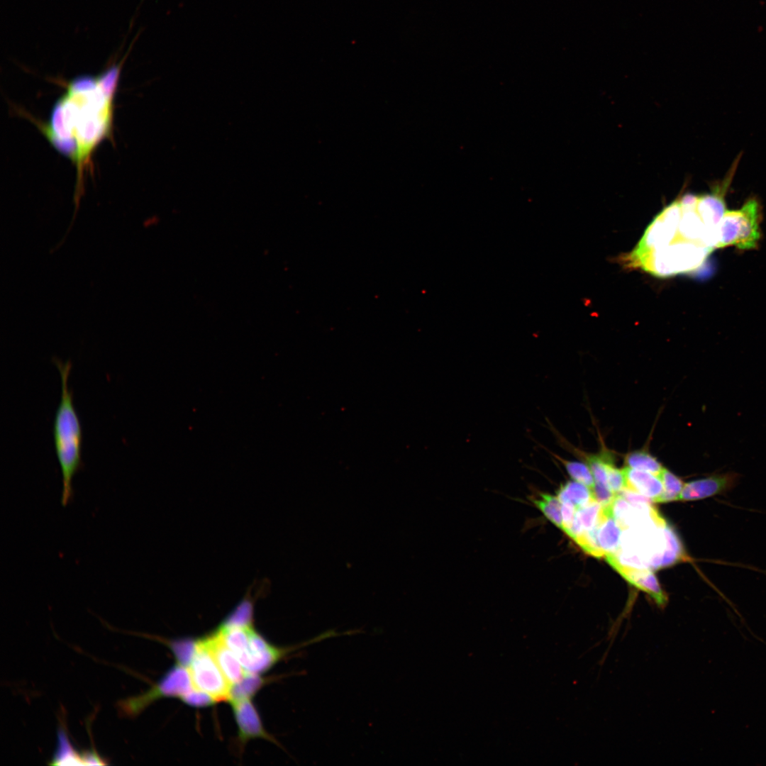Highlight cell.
Instances as JSON below:
<instances>
[{"mask_svg": "<svg viewBox=\"0 0 766 766\" xmlns=\"http://www.w3.org/2000/svg\"><path fill=\"white\" fill-rule=\"evenodd\" d=\"M126 55L98 75H82L70 81L49 120L38 123L48 140L76 166V210L83 194L84 168L112 131L114 94Z\"/></svg>", "mask_w": 766, "mask_h": 766, "instance_id": "6da1fadb", "label": "cell"}, {"mask_svg": "<svg viewBox=\"0 0 766 766\" xmlns=\"http://www.w3.org/2000/svg\"><path fill=\"white\" fill-rule=\"evenodd\" d=\"M697 195L686 194L666 206L648 225L626 260L657 277L687 274L701 267L716 249L717 232L697 209Z\"/></svg>", "mask_w": 766, "mask_h": 766, "instance_id": "7a4b0ae2", "label": "cell"}, {"mask_svg": "<svg viewBox=\"0 0 766 766\" xmlns=\"http://www.w3.org/2000/svg\"><path fill=\"white\" fill-rule=\"evenodd\" d=\"M52 361L61 377V396L53 419L52 435L62 477L61 504L65 506L73 499L72 479L84 466L82 458L83 432L73 402V392L68 382L72 363L70 360L62 362L57 357H53Z\"/></svg>", "mask_w": 766, "mask_h": 766, "instance_id": "3957f363", "label": "cell"}, {"mask_svg": "<svg viewBox=\"0 0 766 766\" xmlns=\"http://www.w3.org/2000/svg\"><path fill=\"white\" fill-rule=\"evenodd\" d=\"M760 209L757 201L748 199L738 210L726 211L718 226L716 248L736 246L739 250L757 248L760 239Z\"/></svg>", "mask_w": 766, "mask_h": 766, "instance_id": "277c9868", "label": "cell"}, {"mask_svg": "<svg viewBox=\"0 0 766 766\" xmlns=\"http://www.w3.org/2000/svg\"><path fill=\"white\" fill-rule=\"evenodd\" d=\"M188 667L194 688L209 694L217 702L228 700L231 684L204 638L196 641L195 653Z\"/></svg>", "mask_w": 766, "mask_h": 766, "instance_id": "5b68a950", "label": "cell"}, {"mask_svg": "<svg viewBox=\"0 0 766 766\" xmlns=\"http://www.w3.org/2000/svg\"><path fill=\"white\" fill-rule=\"evenodd\" d=\"M192 687L193 685L188 670L177 664L167 672L150 690L135 697L121 701L119 707L126 715L134 716L160 698H180L192 689Z\"/></svg>", "mask_w": 766, "mask_h": 766, "instance_id": "8992f818", "label": "cell"}, {"mask_svg": "<svg viewBox=\"0 0 766 766\" xmlns=\"http://www.w3.org/2000/svg\"><path fill=\"white\" fill-rule=\"evenodd\" d=\"M740 478V475L733 471L714 472L685 483L678 500L695 501L727 494L737 486Z\"/></svg>", "mask_w": 766, "mask_h": 766, "instance_id": "52a82bcc", "label": "cell"}, {"mask_svg": "<svg viewBox=\"0 0 766 766\" xmlns=\"http://www.w3.org/2000/svg\"><path fill=\"white\" fill-rule=\"evenodd\" d=\"M605 558L608 563L626 581L648 594L657 606L664 607L666 605L667 594L663 592L656 577L650 570L646 567H633L622 565L614 554H607Z\"/></svg>", "mask_w": 766, "mask_h": 766, "instance_id": "ba28073f", "label": "cell"}, {"mask_svg": "<svg viewBox=\"0 0 766 766\" xmlns=\"http://www.w3.org/2000/svg\"><path fill=\"white\" fill-rule=\"evenodd\" d=\"M238 728V738L243 743L254 738L274 739L265 730L257 711L250 699L231 702Z\"/></svg>", "mask_w": 766, "mask_h": 766, "instance_id": "9c48e42d", "label": "cell"}, {"mask_svg": "<svg viewBox=\"0 0 766 766\" xmlns=\"http://www.w3.org/2000/svg\"><path fill=\"white\" fill-rule=\"evenodd\" d=\"M204 639L231 686L238 682L247 672L227 646L221 633L216 631Z\"/></svg>", "mask_w": 766, "mask_h": 766, "instance_id": "30bf717a", "label": "cell"}, {"mask_svg": "<svg viewBox=\"0 0 766 766\" xmlns=\"http://www.w3.org/2000/svg\"><path fill=\"white\" fill-rule=\"evenodd\" d=\"M622 470L626 489L640 494L653 502H655L662 495L663 487L658 476L628 467H625Z\"/></svg>", "mask_w": 766, "mask_h": 766, "instance_id": "8fae6325", "label": "cell"}, {"mask_svg": "<svg viewBox=\"0 0 766 766\" xmlns=\"http://www.w3.org/2000/svg\"><path fill=\"white\" fill-rule=\"evenodd\" d=\"M606 513L601 505L593 500L576 508L572 523L565 533L573 541L580 534L599 526Z\"/></svg>", "mask_w": 766, "mask_h": 766, "instance_id": "7c38bea8", "label": "cell"}, {"mask_svg": "<svg viewBox=\"0 0 766 766\" xmlns=\"http://www.w3.org/2000/svg\"><path fill=\"white\" fill-rule=\"evenodd\" d=\"M606 513V516L597 530L598 543L605 555L614 554L618 549L622 529L611 514Z\"/></svg>", "mask_w": 766, "mask_h": 766, "instance_id": "4fadbf2b", "label": "cell"}, {"mask_svg": "<svg viewBox=\"0 0 766 766\" xmlns=\"http://www.w3.org/2000/svg\"><path fill=\"white\" fill-rule=\"evenodd\" d=\"M556 496L560 502H569L576 508L594 500L592 490L584 484L574 480L562 484L557 491Z\"/></svg>", "mask_w": 766, "mask_h": 766, "instance_id": "5bb4252c", "label": "cell"}, {"mask_svg": "<svg viewBox=\"0 0 766 766\" xmlns=\"http://www.w3.org/2000/svg\"><path fill=\"white\" fill-rule=\"evenodd\" d=\"M266 680L257 674L246 672L244 677L231 688L229 701L250 699L265 684Z\"/></svg>", "mask_w": 766, "mask_h": 766, "instance_id": "9a60e30c", "label": "cell"}, {"mask_svg": "<svg viewBox=\"0 0 766 766\" xmlns=\"http://www.w3.org/2000/svg\"><path fill=\"white\" fill-rule=\"evenodd\" d=\"M663 529L666 538V548L662 555L661 567L672 565L677 562L689 560L680 540L673 529L667 524L664 526Z\"/></svg>", "mask_w": 766, "mask_h": 766, "instance_id": "2e32d148", "label": "cell"}, {"mask_svg": "<svg viewBox=\"0 0 766 766\" xmlns=\"http://www.w3.org/2000/svg\"><path fill=\"white\" fill-rule=\"evenodd\" d=\"M532 501L548 521L559 529L561 528V503L556 495L540 492Z\"/></svg>", "mask_w": 766, "mask_h": 766, "instance_id": "e0dca14e", "label": "cell"}, {"mask_svg": "<svg viewBox=\"0 0 766 766\" xmlns=\"http://www.w3.org/2000/svg\"><path fill=\"white\" fill-rule=\"evenodd\" d=\"M626 467L641 470L659 476L663 467L660 462L645 450H634L625 456Z\"/></svg>", "mask_w": 766, "mask_h": 766, "instance_id": "ac0fdd59", "label": "cell"}, {"mask_svg": "<svg viewBox=\"0 0 766 766\" xmlns=\"http://www.w3.org/2000/svg\"><path fill=\"white\" fill-rule=\"evenodd\" d=\"M85 753L76 752L70 745L64 731L58 733V744L50 764L52 765H86Z\"/></svg>", "mask_w": 766, "mask_h": 766, "instance_id": "d6986e66", "label": "cell"}, {"mask_svg": "<svg viewBox=\"0 0 766 766\" xmlns=\"http://www.w3.org/2000/svg\"><path fill=\"white\" fill-rule=\"evenodd\" d=\"M553 456L560 462L571 478L581 484H584L592 489L595 484L592 473L587 465L582 462L570 461L565 460L555 453Z\"/></svg>", "mask_w": 766, "mask_h": 766, "instance_id": "ffe728a7", "label": "cell"}, {"mask_svg": "<svg viewBox=\"0 0 766 766\" xmlns=\"http://www.w3.org/2000/svg\"><path fill=\"white\" fill-rule=\"evenodd\" d=\"M658 477L662 484L663 492L655 502L663 503L678 500L684 484L682 480L665 467Z\"/></svg>", "mask_w": 766, "mask_h": 766, "instance_id": "44dd1931", "label": "cell"}, {"mask_svg": "<svg viewBox=\"0 0 766 766\" xmlns=\"http://www.w3.org/2000/svg\"><path fill=\"white\" fill-rule=\"evenodd\" d=\"M252 605L249 600L241 601L227 616L221 625L225 626H246L252 625Z\"/></svg>", "mask_w": 766, "mask_h": 766, "instance_id": "7402d4cb", "label": "cell"}, {"mask_svg": "<svg viewBox=\"0 0 766 766\" xmlns=\"http://www.w3.org/2000/svg\"><path fill=\"white\" fill-rule=\"evenodd\" d=\"M177 662L184 667L189 666L195 653L196 641L189 638L169 642Z\"/></svg>", "mask_w": 766, "mask_h": 766, "instance_id": "603a6c76", "label": "cell"}, {"mask_svg": "<svg viewBox=\"0 0 766 766\" xmlns=\"http://www.w3.org/2000/svg\"><path fill=\"white\" fill-rule=\"evenodd\" d=\"M180 699L185 704L194 707H206L217 702L209 694L194 687L184 694Z\"/></svg>", "mask_w": 766, "mask_h": 766, "instance_id": "cb8c5ba5", "label": "cell"}, {"mask_svg": "<svg viewBox=\"0 0 766 766\" xmlns=\"http://www.w3.org/2000/svg\"><path fill=\"white\" fill-rule=\"evenodd\" d=\"M591 490L594 500L599 503L604 509L609 508L618 495L612 492L608 487L596 482Z\"/></svg>", "mask_w": 766, "mask_h": 766, "instance_id": "d4e9b609", "label": "cell"}]
</instances>
